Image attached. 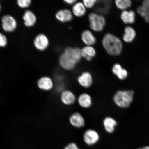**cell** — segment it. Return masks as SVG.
Listing matches in <instances>:
<instances>
[{
    "label": "cell",
    "mask_w": 149,
    "mask_h": 149,
    "mask_svg": "<svg viewBox=\"0 0 149 149\" xmlns=\"http://www.w3.org/2000/svg\"><path fill=\"white\" fill-rule=\"evenodd\" d=\"M64 149H79L77 144L74 143H70L65 147Z\"/></svg>",
    "instance_id": "29"
},
{
    "label": "cell",
    "mask_w": 149,
    "mask_h": 149,
    "mask_svg": "<svg viewBox=\"0 0 149 149\" xmlns=\"http://www.w3.org/2000/svg\"><path fill=\"white\" fill-rule=\"evenodd\" d=\"M61 100L62 103L66 105H71L75 102L76 96L71 91L64 90L61 93Z\"/></svg>",
    "instance_id": "9"
},
{
    "label": "cell",
    "mask_w": 149,
    "mask_h": 149,
    "mask_svg": "<svg viewBox=\"0 0 149 149\" xmlns=\"http://www.w3.org/2000/svg\"><path fill=\"white\" fill-rule=\"evenodd\" d=\"M135 13L133 10H124L120 16L121 19L126 24L134 23L135 22Z\"/></svg>",
    "instance_id": "19"
},
{
    "label": "cell",
    "mask_w": 149,
    "mask_h": 149,
    "mask_svg": "<svg viewBox=\"0 0 149 149\" xmlns=\"http://www.w3.org/2000/svg\"><path fill=\"white\" fill-rule=\"evenodd\" d=\"M99 134L97 132L94 130H87L83 135L84 141L89 146L95 144L99 141Z\"/></svg>",
    "instance_id": "5"
},
{
    "label": "cell",
    "mask_w": 149,
    "mask_h": 149,
    "mask_svg": "<svg viewBox=\"0 0 149 149\" xmlns=\"http://www.w3.org/2000/svg\"><path fill=\"white\" fill-rule=\"evenodd\" d=\"M55 16L58 20L63 23L70 22L73 18L72 12L66 9L58 11L56 13Z\"/></svg>",
    "instance_id": "12"
},
{
    "label": "cell",
    "mask_w": 149,
    "mask_h": 149,
    "mask_svg": "<svg viewBox=\"0 0 149 149\" xmlns=\"http://www.w3.org/2000/svg\"><path fill=\"white\" fill-rule=\"evenodd\" d=\"M35 47L39 51H44L49 44V40L45 35L40 33L35 37L33 42Z\"/></svg>",
    "instance_id": "7"
},
{
    "label": "cell",
    "mask_w": 149,
    "mask_h": 149,
    "mask_svg": "<svg viewBox=\"0 0 149 149\" xmlns=\"http://www.w3.org/2000/svg\"><path fill=\"white\" fill-rule=\"evenodd\" d=\"M132 3L130 0H116L115 1V4L117 8L124 10L131 6Z\"/></svg>",
    "instance_id": "22"
},
{
    "label": "cell",
    "mask_w": 149,
    "mask_h": 149,
    "mask_svg": "<svg viewBox=\"0 0 149 149\" xmlns=\"http://www.w3.org/2000/svg\"><path fill=\"white\" fill-rule=\"evenodd\" d=\"M142 6L146 11L149 10V0H145L143 1Z\"/></svg>",
    "instance_id": "30"
},
{
    "label": "cell",
    "mask_w": 149,
    "mask_h": 149,
    "mask_svg": "<svg viewBox=\"0 0 149 149\" xmlns=\"http://www.w3.org/2000/svg\"><path fill=\"white\" fill-rule=\"evenodd\" d=\"M86 12V8L83 3L76 2L72 8V13L74 16L77 17H81Z\"/></svg>",
    "instance_id": "20"
},
{
    "label": "cell",
    "mask_w": 149,
    "mask_h": 149,
    "mask_svg": "<svg viewBox=\"0 0 149 149\" xmlns=\"http://www.w3.org/2000/svg\"><path fill=\"white\" fill-rule=\"evenodd\" d=\"M77 81L79 85L84 88H89L92 86L93 83L92 74L88 72H83L78 77Z\"/></svg>",
    "instance_id": "8"
},
{
    "label": "cell",
    "mask_w": 149,
    "mask_h": 149,
    "mask_svg": "<svg viewBox=\"0 0 149 149\" xmlns=\"http://www.w3.org/2000/svg\"><path fill=\"white\" fill-rule=\"evenodd\" d=\"M81 38L83 42L86 46H92L96 43V38L92 32L89 30L83 31L81 35Z\"/></svg>",
    "instance_id": "16"
},
{
    "label": "cell",
    "mask_w": 149,
    "mask_h": 149,
    "mask_svg": "<svg viewBox=\"0 0 149 149\" xmlns=\"http://www.w3.org/2000/svg\"><path fill=\"white\" fill-rule=\"evenodd\" d=\"M145 21L149 23V10L146 11V14L144 17Z\"/></svg>",
    "instance_id": "32"
},
{
    "label": "cell",
    "mask_w": 149,
    "mask_h": 149,
    "mask_svg": "<svg viewBox=\"0 0 149 149\" xmlns=\"http://www.w3.org/2000/svg\"><path fill=\"white\" fill-rule=\"evenodd\" d=\"M78 102L82 107L87 109L92 105V101L91 97L86 93L81 94L78 98Z\"/></svg>",
    "instance_id": "15"
},
{
    "label": "cell",
    "mask_w": 149,
    "mask_h": 149,
    "mask_svg": "<svg viewBox=\"0 0 149 149\" xmlns=\"http://www.w3.org/2000/svg\"><path fill=\"white\" fill-rule=\"evenodd\" d=\"M37 84L39 88L45 91L51 90L54 86L53 81L47 76L40 78L37 81Z\"/></svg>",
    "instance_id": "11"
},
{
    "label": "cell",
    "mask_w": 149,
    "mask_h": 149,
    "mask_svg": "<svg viewBox=\"0 0 149 149\" xmlns=\"http://www.w3.org/2000/svg\"><path fill=\"white\" fill-rule=\"evenodd\" d=\"M88 18L91 29L96 32H100L103 30L106 21L105 17L102 15L95 13L89 14Z\"/></svg>",
    "instance_id": "3"
},
{
    "label": "cell",
    "mask_w": 149,
    "mask_h": 149,
    "mask_svg": "<svg viewBox=\"0 0 149 149\" xmlns=\"http://www.w3.org/2000/svg\"><path fill=\"white\" fill-rule=\"evenodd\" d=\"M82 57L87 61L92 60L96 55L95 49L92 46H86L81 49Z\"/></svg>",
    "instance_id": "18"
},
{
    "label": "cell",
    "mask_w": 149,
    "mask_h": 149,
    "mask_svg": "<svg viewBox=\"0 0 149 149\" xmlns=\"http://www.w3.org/2000/svg\"><path fill=\"white\" fill-rule=\"evenodd\" d=\"M31 3V0H18V5L22 8H25L29 7Z\"/></svg>",
    "instance_id": "23"
},
{
    "label": "cell",
    "mask_w": 149,
    "mask_h": 149,
    "mask_svg": "<svg viewBox=\"0 0 149 149\" xmlns=\"http://www.w3.org/2000/svg\"><path fill=\"white\" fill-rule=\"evenodd\" d=\"M77 1L76 0H65L64 1L65 3L69 5L74 4Z\"/></svg>",
    "instance_id": "31"
},
{
    "label": "cell",
    "mask_w": 149,
    "mask_h": 149,
    "mask_svg": "<svg viewBox=\"0 0 149 149\" xmlns=\"http://www.w3.org/2000/svg\"><path fill=\"white\" fill-rule=\"evenodd\" d=\"M23 18L24 24L27 27H32L36 23V16L31 10L26 11L24 13Z\"/></svg>",
    "instance_id": "17"
},
{
    "label": "cell",
    "mask_w": 149,
    "mask_h": 149,
    "mask_svg": "<svg viewBox=\"0 0 149 149\" xmlns=\"http://www.w3.org/2000/svg\"><path fill=\"white\" fill-rule=\"evenodd\" d=\"M122 68V66L120 64H116L113 65L112 69V71L113 73L117 76Z\"/></svg>",
    "instance_id": "27"
},
{
    "label": "cell",
    "mask_w": 149,
    "mask_h": 149,
    "mask_svg": "<svg viewBox=\"0 0 149 149\" xmlns=\"http://www.w3.org/2000/svg\"><path fill=\"white\" fill-rule=\"evenodd\" d=\"M128 75L127 70L123 68L116 76L119 79L124 80L127 78Z\"/></svg>",
    "instance_id": "25"
},
{
    "label": "cell",
    "mask_w": 149,
    "mask_h": 149,
    "mask_svg": "<svg viewBox=\"0 0 149 149\" xmlns=\"http://www.w3.org/2000/svg\"><path fill=\"white\" fill-rule=\"evenodd\" d=\"M138 149H143V148H139Z\"/></svg>",
    "instance_id": "35"
},
{
    "label": "cell",
    "mask_w": 149,
    "mask_h": 149,
    "mask_svg": "<svg viewBox=\"0 0 149 149\" xmlns=\"http://www.w3.org/2000/svg\"><path fill=\"white\" fill-rule=\"evenodd\" d=\"M143 149H149V146H145L144 147V148H143Z\"/></svg>",
    "instance_id": "33"
},
{
    "label": "cell",
    "mask_w": 149,
    "mask_h": 149,
    "mask_svg": "<svg viewBox=\"0 0 149 149\" xmlns=\"http://www.w3.org/2000/svg\"><path fill=\"white\" fill-rule=\"evenodd\" d=\"M7 40L6 37L4 35L0 33V47H5L6 46Z\"/></svg>",
    "instance_id": "26"
},
{
    "label": "cell",
    "mask_w": 149,
    "mask_h": 149,
    "mask_svg": "<svg viewBox=\"0 0 149 149\" xmlns=\"http://www.w3.org/2000/svg\"><path fill=\"white\" fill-rule=\"evenodd\" d=\"M137 12L143 17L144 18L146 15V11L142 6L138 7L137 9Z\"/></svg>",
    "instance_id": "28"
},
{
    "label": "cell",
    "mask_w": 149,
    "mask_h": 149,
    "mask_svg": "<svg viewBox=\"0 0 149 149\" xmlns=\"http://www.w3.org/2000/svg\"><path fill=\"white\" fill-rule=\"evenodd\" d=\"M103 125L106 131L111 134L114 132L117 122L113 117L107 116L104 119Z\"/></svg>",
    "instance_id": "13"
},
{
    "label": "cell",
    "mask_w": 149,
    "mask_h": 149,
    "mask_svg": "<svg viewBox=\"0 0 149 149\" xmlns=\"http://www.w3.org/2000/svg\"><path fill=\"white\" fill-rule=\"evenodd\" d=\"M64 53L71 56L77 63L79 62L82 57L81 49L79 47H67L65 50Z\"/></svg>",
    "instance_id": "14"
},
{
    "label": "cell",
    "mask_w": 149,
    "mask_h": 149,
    "mask_svg": "<svg viewBox=\"0 0 149 149\" xmlns=\"http://www.w3.org/2000/svg\"><path fill=\"white\" fill-rule=\"evenodd\" d=\"M1 5H0V10H1Z\"/></svg>",
    "instance_id": "34"
},
{
    "label": "cell",
    "mask_w": 149,
    "mask_h": 149,
    "mask_svg": "<svg viewBox=\"0 0 149 149\" xmlns=\"http://www.w3.org/2000/svg\"><path fill=\"white\" fill-rule=\"evenodd\" d=\"M125 33L123 36V40L126 42H132L136 36L135 31L133 28L130 26L125 27L124 29Z\"/></svg>",
    "instance_id": "21"
},
{
    "label": "cell",
    "mask_w": 149,
    "mask_h": 149,
    "mask_svg": "<svg viewBox=\"0 0 149 149\" xmlns=\"http://www.w3.org/2000/svg\"><path fill=\"white\" fill-rule=\"evenodd\" d=\"M102 44L107 53L111 56H118L122 52V42L118 37L111 33H107L104 36Z\"/></svg>",
    "instance_id": "1"
},
{
    "label": "cell",
    "mask_w": 149,
    "mask_h": 149,
    "mask_svg": "<svg viewBox=\"0 0 149 149\" xmlns=\"http://www.w3.org/2000/svg\"><path fill=\"white\" fill-rule=\"evenodd\" d=\"M70 124L74 127L81 128L85 125L84 118L81 113H74L71 115L69 117Z\"/></svg>",
    "instance_id": "10"
},
{
    "label": "cell",
    "mask_w": 149,
    "mask_h": 149,
    "mask_svg": "<svg viewBox=\"0 0 149 149\" xmlns=\"http://www.w3.org/2000/svg\"><path fill=\"white\" fill-rule=\"evenodd\" d=\"M59 63L61 68L67 70L73 69L77 64L72 57L64 53L59 58Z\"/></svg>",
    "instance_id": "6"
},
{
    "label": "cell",
    "mask_w": 149,
    "mask_h": 149,
    "mask_svg": "<svg viewBox=\"0 0 149 149\" xmlns=\"http://www.w3.org/2000/svg\"><path fill=\"white\" fill-rule=\"evenodd\" d=\"M134 94L133 90H118L113 95V102L119 107L128 108L133 101Z\"/></svg>",
    "instance_id": "2"
},
{
    "label": "cell",
    "mask_w": 149,
    "mask_h": 149,
    "mask_svg": "<svg viewBox=\"0 0 149 149\" xmlns=\"http://www.w3.org/2000/svg\"><path fill=\"white\" fill-rule=\"evenodd\" d=\"M97 2L96 0H84L83 3L86 8H91L94 6Z\"/></svg>",
    "instance_id": "24"
},
{
    "label": "cell",
    "mask_w": 149,
    "mask_h": 149,
    "mask_svg": "<svg viewBox=\"0 0 149 149\" xmlns=\"http://www.w3.org/2000/svg\"><path fill=\"white\" fill-rule=\"evenodd\" d=\"M2 26L3 30L7 32H11L16 29L17 23L15 19L10 15H6L1 18Z\"/></svg>",
    "instance_id": "4"
}]
</instances>
